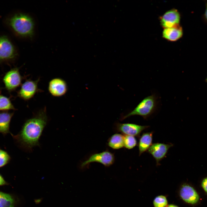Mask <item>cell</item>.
<instances>
[{
	"mask_svg": "<svg viewBox=\"0 0 207 207\" xmlns=\"http://www.w3.org/2000/svg\"><path fill=\"white\" fill-rule=\"evenodd\" d=\"M202 18L204 22L207 24V1L205 3V9L202 15Z\"/></svg>",
	"mask_w": 207,
	"mask_h": 207,
	"instance_id": "23",
	"label": "cell"
},
{
	"mask_svg": "<svg viewBox=\"0 0 207 207\" xmlns=\"http://www.w3.org/2000/svg\"><path fill=\"white\" fill-rule=\"evenodd\" d=\"M22 78L18 68L11 69L5 74L3 78L5 88L9 92L15 90L21 84Z\"/></svg>",
	"mask_w": 207,
	"mask_h": 207,
	"instance_id": "6",
	"label": "cell"
},
{
	"mask_svg": "<svg viewBox=\"0 0 207 207\" xmlns=\"http://www.w3.org/2000/svg\"><path fill=\"white\" fill-rule=\"evenodd\" d=\"M8 184V183L5 180L3 177L0 174V186Z\"/></svg>",
	"mask_w": 207,
	"mask_h": 207,
	"instance_id": "24",
	"label": "cell"
},
{
	"mask_svg": "<svg viewBox=\"0 0 207 207\" xmlns=\"http://www.w3.org/2000/svg\"><path fill=\"white\" fill-rule=\"evenodd\" d=\"M39 80V78L35 80L30 79L26 80L21 85L17 92L18 96L25 101L31 99L37 93L41 91L38 86Z\"/></svg>",
	"mask_w": 207,
	"mask_h": 207,
	"instance_id": "7",
	"label": "cell"
},
{
	"mask_svg": "<svg viewBox=\"0 0 207 207\" xmlns=\"http://www.w3.org/2000/svg\"><path fill=\"white\" fill-rule=\"evenodd\" d=\"M201 185L203 189L207 193V177L205 178L202 180Z\"/></svg>",
	"mask_w": 207,
	"mask_h": 207,
	"instance_id": "22",
	"label": "cell"
},
{
	"mask_svg": "<svg viewBox=\"0 0 207 207\" xmlns=\"http://www.w3.org/2000/svg\"><path fill=\"white\" fill-rule=\"evenodd\" d=\"M153 134L152 132H147L143 133L141 136L138 145L139 156L148 150L152 144Z\"/></svg>",
	"mask_w": 207,
	"mask_h": 207,
	"instance_id": "15",
	"label": "cell"
},
{
	"mask_svg": "<svg viewBox=\"0 0 207 207\" xmlns=\"http://www.w3.org/2000/svg\"><path fill=\"white\" fill-rule=\"evenodd\" d=\"M14 114L7 111L0 112V133L4 136L10 133L9 126L11 118Z\"/></svg>",
	"mask_w": 207,
	"mask_h": 207,
	"instance_id": "14",
	"label": "cell"
},
{
	"mask_svg": "<svg viewBox=\"0 0 207 207\" xmlns=\"http://www.w3.org/2000/svg\"><path fill=\"white\" fill-rule=\"evenodd\" d=\"M124 137L120 134H115L112 135L108 139V146L114 149H118L124 146Z\"/></svg>",
	"mask_w": 207,
	"mask_h": 207,
	"instance_id": "16",
	"label": "cell"
},
{
	"mask_svg": "<svg viewBox=\"0 0 207 207\" xmlns=\"http://www.w3.org/2000/svg\"><path fill=\"white\" fill-rule=\"evenodd\" d=\"M183 33L182 28L179 25L172 27L164 28L162 37L169 41H175L180 39Z\"/></svg>",
	"mask_w": 207,
	"mask_h": 207,
	"instance_id": "13",
	"label": "cell"
},
{
	"mask_svg": "<svg viewBox=\"0 0 207 207\" xmlns=\"http://www.w3.org/2000/svg\"><path fill=\"white\" fill-rule=\"evenodd\" d=\"M7 26L15 34L22 37H31L33 35L34 23L32 18L26 14H13L6 19Z\"/></svg>",
	"mask_w": 207,
	"mask_h": 207,
	"instance_id": "2",
	"label": "cell"
},
{
	"mask_svg": "<svg viewBox=\"0 0 207 207\" xmlns=\"http://www.w3.org/2000/svg\"><path fill=\"white\" fill-rule=\"evenodd\" d=\"M46 111L45 108L40 110L26 120L17 134L11 135L19 147L25 151L32 152L33 147L39 146V139L48 121Z\"/></svg>",
	"mask_w": 207,
	"mask_h": 207,
	"instance_id": "1",
	"label": "cell"
},
{
	"mask_svg": "<svg viewBox=\"0 0 207 207\" xmlns=\"http://www.w3.org/2000/svg\"><path fill=\"white\" fill-rule=\"evenodd\" d=\"M17 55L15 47L9 37L0 35V63L12 62Z\"/></svg>",
	"mask_w": 207,
	"mask_h": 207,
	"instance_id": "4",
	"label": "cell"
},
{
	"mask_svg": "<svg viewBox=\"0 0 207 207\" xmlns=\"http://www.w3.org/2000/svg\"><path fill=\"white\" fill-rule=\"evenodd\" d=\"M137 142L134 136L126 135L124 137V146L128 149H131L137 145Z\"/></svg>",
	"mask_w": 207,
	"mask_h": 207,
	"instance_id": "20",
	"label": "cell"
},
{
	"mask_svg": "<svg viewBox=\"0 0 207 207\" xmlns=\"http://www.w3.org/2000/svg\"><path fill=\"white\" fill-rule=\"evenodd\" d=\"M48 90L53 96L60 97L65 94L68 90V86L66 82L60 78H55L49 82Z\"/></svg>",
	"mask_w": 207,
	"mask_h": 207,
	"instance_id": "12",
	"label": "cell"
},
{
	"mask_svg": "<svg viewBox=\"0 0 207 207\" xmlns=\"http://www.w3.org/2000/svg\"><path fill=\"white\" fill-rule=\"evenodd\" d=\"M114 160V155L108 151H106L91 155L81 164L80 168L83 169L89 164L93 162L99 163L105 166L108 167L112 165Z\"/></svg>",
	"mask_w": 207,
	"mask_h": 207,
	"instance_id": "5",
	"label": "cell"
},
{
	"mask_svg": "<svg viewBox=\"0 0 207 207\" xmlns=\"http://www.w3.org/2000/svg\"><path fill=\"white\" fill-rule=\"evenodd\" d=\"M172 144L162 143L152 144L147 150L156 160L157 164L166 156L169 149L173 146Z\"/></svg>",
	"mask_w": 207,
	"mask_h": 207,
	"instance_id": "9",
	"label": "cell"
},
{
	"mask_svg": "<svg viewBox=\"0 0 207 207\" xmlns=\"http://www.w3.org/2000/svg\"><path fill=\"white\" fill-rule=\"evenodd\" d=\"M181 16L179 12L175 9L166 12L160 18L162 26L164 28L172 27L179 25Z\"/></svg>",
	"mask_w": 207,
	"mask_h": 207,
	"instance_id": "11",
	"label": "cell"
},
{
	"mask_svg": "<svg viewBox=\"0 0 207 207\" xmlns=\"http://www.w3.org/2000/svg\"><path fill=\"white\" fill-rule=\"evenodd\" d=\"M153 204L154 207H166L168 205V202L165 196L159 195L154 198Z\"/></svg>",
	"mask_w": 207,
	"mask_h": 207,
	"instance_id": "19",
	"label": "cell"
},
{
	"mask_svg": "<svg viewBox=\"0 0 207 207\" xmlns=\"http://www.w3.org/2000/svg\"><path fill=\"white\" fill-rule=\"evenodd\" d=\"M206 82L207 83V77L206 79Z\"/></svg>",
	"mask_w": 207,
	"mask_h": 207,
	"instance_id": "26",
	"label": "cell"
},
{
	"mask_svg": "<svg viewBox=\"0 0 207 207\" xmlns=\"http://www.w3.org/2000/svg\"><path fill=\"white\" fill-rule=\"evenodd\" d=\"M16 110L10 99L0 94V111Z\"/></svg>",
	"mask_w": 207,
	"mask_h": 207,
	"instance_id": "18",
	"label": "cell"
},
{
	"mask_svg": "<svg viewBox=\"0 0 207 207\" xmlns=\"http://www.w3.org/2000/svg\"><path fill=\"white\" fill-rule=\"evenodd\" d=\"M166 207H179L173 204H170L168 205Z\"/></svg>",
	"mask_w": 207,
	"mask_h": 207,
	"instance_id": "25",
	"label": "cell"
},
{
	"mask_svg": "<svg viewBox=\"0 0 207 207\" xmlns=\"http://www.w3.org/2000/svg\"><path fill=\"white\" fill-rule=\"evenodd\" d=\"M116 126L118 132L126 135L137 137L139 136L142 131L149 126L130 123H117Z\"/></svg>",
	"mask_w": 207,
	"mask_h": 207,
	"instance_id": "10",
	"label": "cell"
},
{
	"mask_svg": "<svg viewBox=\"0 0 207 207\" xmlns=\"http://www.w3.org/2000/svg\"><path fill=\"white\" fill-rule=\"evenodd\" d=\"M158 99L155 94H152L143 99L132 111L122 117L124 119L131 116L138 115L146 119L156 110Z\"/></svg>",
	"mask_w": 207,
	"mask_h": 207,
	"instance_id": "3",
	"label": "cell"
},
{
	"mask_svg": "<svg viewBox=\"0 0 207 207\" xmlns=\"http://www.w3.org/2000/svg\"><path fill=\"white\" fill-rule=\"evenodd\" d=\"M16 202L12 195L0 191V207H14Z\"/></svg>",
	"mask_w": 207,
	"mask_h": 207,
	"instance_id": "17",
	"label": "cell"
},
{
	"mask_svg": "<svg viewBox=\"0 0 207 207\" xmlns=\"http://www.w3.org/2000/svg\"><path fill=\"white\" fill-rule=\"evenodd\" d=\"M180 198L185 202L194 204L199 200V196L195 189L187 184H183L180 187L179 191Z\"/></svg>",
	"mask_w": 207,
	"mask_h": 207,
	"instance_id": "8",
	"label": "cell"
},
{
	"mask_svg": "<svg viewBox=\"0 0 207 207\" xmlns=\"http://www.w3.org/2000/svg\"><path fill=\"white\" fill-rule=\"evenodd\" d=\"M11 159V158L6 151L0 148V168L8 164Z\"/></svg>",
	"mask_w": 207,
	"mask_h": 207,
	"instance_id": "21",
	"label": "cell"
}]
</instances>
